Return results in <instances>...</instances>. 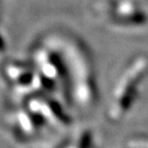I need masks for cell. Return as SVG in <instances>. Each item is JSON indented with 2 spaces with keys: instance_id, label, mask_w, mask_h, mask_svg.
Returning <instances> with one entry per match:
<instances>
[{
  "instance_id": "6da1fadb",
  "label": "cell",
  "mask_w": 148,
  "mask_h": 148,
  "mask_svg": "<svg viewBox=\"0 0 148 148\" xmlns=\"http://www.w3.org/2000/svg\"><path fill=\"white\" fill-rule=\"evenodd\" d=\"M91 145V134L89 132H86L80 139L79 148H89Z\"/></svg>"
}]
</instances>
